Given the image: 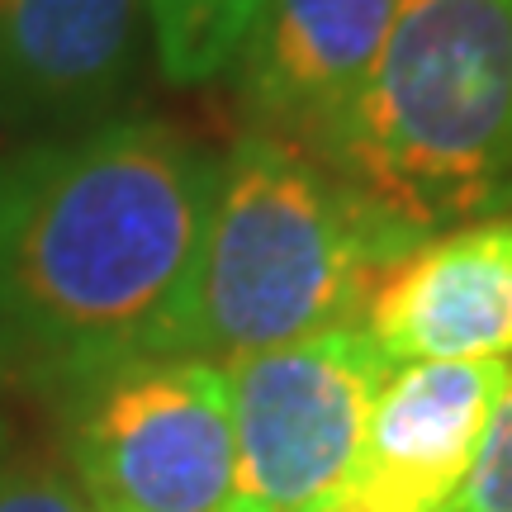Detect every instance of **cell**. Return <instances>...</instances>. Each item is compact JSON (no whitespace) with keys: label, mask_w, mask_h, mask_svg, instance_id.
Here are the masks:
<instances>
[{"label":"cell","mask_w":512,"mask_h":512,"mask_svg":"<svg viewBox=\"0 0 512 512\" xmlns=\"http://www.w3.org/2000/svg\"><path fill=\"white\" fill-rule=\"evenodd\" d=\"M219 157L157 119L29 138L0 157V384L72 394L185 356Z\"/></svg>","instance_id":"1"},{"label":"cell","mask_w":512,"mask_h":512,"mask_svg":"<svg viewBox=\"0 0 512 512\" xmlns=\"http://www.w3.org/2000/svg\"><path fill=\"white\" fill-rule=\"evenodd\" d=\"M323 162L418 247L512 204V0H403Z\"/></svg>","instance_id":"2"},{"label":"cell","mask_w":512,"mask_h":512,"mask_svg":"<svg viewBox=\"0 0 512 512\" xmlns=\"http://www.w3.org/2000/svg\"><path fill=\"white\" fill-rule=\"evenodd\" d=\"M413 242L309 152L242 133L219 162L185 356L228 366L366 318L370 290Z\"/></svg>","instance_id":"3"},{"label":"cell","mask_w":512,"mask_h":512,"mask_svg":"<svg viewBox=\"0 0 512 512\" xmlns=\"http://www.w3.org/2000/svg\"><path fill=\"white\" fill-rule=\"evenodd\" d=\"M57 403L76 489L95 512H233L238 446L223 366L147 356Z\"/></svg>","instance_id":"4"},{"label":"cell","mask_w":512,"mask_h":512,"mask_svg":"<svg viewBox=\"0 0 512 512\" xmlns=\"http://www.w3.org/2000/svg\"><path fill=\"white\" fill-rule=\"evenodd\" d=\"M394 361L361 323L223 366L238 489L233 512H309L347 494L370 408Z\"/></svg>","instance_id":"5"},{"label":"cell","mask_w":512,"mask_h":512,"mask_svg":"<svg viewBox=\"0 0 512 512\" xmlns=\"http://www.w3.org/2000/svg\"><path fill=\"white\" fill-rule=\"evenodd\" d=\"M403 0H261L238 53L256 133L318 157L375 72Z\"/></svg>","instance_id":"6"},{"label":"cell","mask_w":512,"mask_h":512,"mask_svg":"<svg viewBox=\"0 0 512 512\" xmlns=\"http://www.w3.org/2000/svg\"><path fill=\"white\" fill-rule=\"evenodd\" d=\"M361 328L394 361H508L512 214L456 223L384 266Z\"/></svg>","instance_id":"7"},{"label":"cell","mask_w":512,"mask_h":512,"mask_svg":"<svg viewBox=\"0 0 512 512\" xmlns=\"http://www.w3.org/2000/svg\"><path fill=\"white\" fill-rule=\"evenodd\" d=\"M508 370L512 361H408L389 370L337 508L437 512L475 465Z\"/></svg>","instance_id":"8"},{"label":"cell","mask_w":512,"mask_h":512,"mask_svg":"<svg viewBox=\"0 0 512 512\" xmlns=\"http://www.w3.org/2000/svg\"><path fill=\"white\" fill-rule=\"evenodd\" d=\"M138 0H0V133L91 128L124 95Z\"/></svg>","instance_id":"9"},{"label":"cell","mask_w":512,"mask_h":512,"mask_svg":"<svg viewBox=\"0 0 512 512\" xmlns=\"http://www.w3.org/2000/svg\"><path fill=\"white\" fill-rule=\"evenodd\" d=\"M261 0H147L162 72L176 86H204L242 53Z\"/></svg>","instance_id":"10"},{"label":"cell","mask_w":512,"mask_h":512,"mask_svg":"<svg viewBox=\"0 0 512 512\" xmlns=\"http://www.w3.org/2000/svg\"><path fill=\"white\" fill-rule=\"evenodd\" d=\"M437 512H512V370L489 408V427L460 489Z\"/></svg>","instance_id":"11"},{"label":"cell","mask_w":512,"mask_h":512,"mask_svg":"<svg viewBox=\"0 0 512 512\" xmlns=\"http://www.w3.org/2000/svg\"><path fill=\"white\" fill-rule=\"evenodd\" d=\"M0 512H95L72 479L53 470H0Z\"/></svg>","instance_id":"12"},{"label":"cell","mask_w":512,"mask_h":512,"mask_svg":"<svg viewBox=\"0 0 512 512\" xmlns=\"http://www.w3.org/2000/svg\"><path fill=\"white\" fill-rule=\"evenodd\" d=\"M309 512H347V508H337V503H332V508H309Z\"/></svg>","instance_id":"13"}]
</instances>
